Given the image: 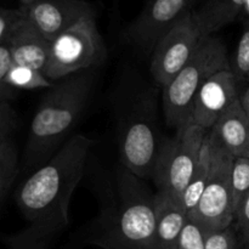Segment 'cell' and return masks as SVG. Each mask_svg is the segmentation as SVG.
<instances>
[{
  "label": "cell",
  "instance_id": "cell-32",
  "mask_svg": "<svg viewBox=\"0 0 249 249\" xmlns=\"http://www.w3.org/2000/svg\"><path fill=\"white\" fill-rule=\"evenodd\" d=\"M197 1H201V0H196V2H197Z\"/></svg>",
  "mask_w": 249,
  "mask_h": 249
},
{
  "label": "cell",
  "instance_id": "cell-23",
  "mask_svg": "<svg viewBox=\"0 0 249 249\" xmlns=\"http://www.w3.org/2000/svg\"><path fill=\"white\" fill-rule=\"evenodd\" d=\"M206 249H238L237 237L232 226L207 233Z\"/></svg>",
  "mask_w": 249,
  "mask_h": 249
},
{
  "label": "cell",
  "instance_id": "cell-14",
  "mask_svg": "<svg viewBox=\"0 0 249 249\" xmlns=\"http://www.w3.org/2000/svg\"><path fill=\"white\" fill-rule=\"evenodd\" d=\"M14 65L26 66L45 72L50 57L49 41L26 17L17 24L7 40Z\"/></svg>",
  "mask_w": 249,
  "mask_h": 249
},
{
  "label": "cell",
  "instance_id": "cell-6",
  "mask_svg": "<svg viewBox=\"0 0 249 249\" xmlns=\"http://www.w3.org/2000/svg\"><path fill=\"white\" fill-rule=\"evenodd\" d=\"M211 139V172L203 195L196 208L189 213L190 220L207 231H218L232 226L235 207L232 199L233 156L221 147L209 133Z\"/></svg>",
  "mask_w": 249,
  "mask_h": 249
},
{
  "label": "cell",
  "instance_id": "cell-31",
  "mask_svg": "<svg viewBox=\"0 0 249 249\" xmlns=\"http://www.w3.org/2000/svg\"><path fill=\"white\" fill-rule=\"evenodd\" d=\"M19 1H21L22 5H27V4H29V2L33 1V0H19Z\"/></svg>",
  "mask_w": 249,
  "mask_h": 249
},
{
  "label": "cell",
  "instance_id": "cell-10",
  "mask_svg": "<svg viewBox=\"0 0 249 249\" xmlns=\"http://www.w3.org/2000/svg\"><path fill=\"white\" fill-rule=\"evenodd\" d=\"M196 0H148L138 18L129 26L126 36L142 49H153L175 26Z\"/></svg>",
  "mask_w": 249,
  "mask_h": 249
},
{
  "label": "cell",
  "instance_id": "cell-4",
  "mask_svg": "<svg viewBox=\"0 0 249 249\" xmlns=\"http://www.w3.org/2000/svg\"><path fill=\"white\" fill-rule=\"evenodd\" d=\"M221 71H230L225 45L215 36H202L191 60L163 88V111L168 126L178 130L189 122L201 88Z\"/></svg>",
  "mask_w": 249,
  "mask_h": 249
},
{
  "label": "cell",
  "instance_id": "cell-3",
  "mask_svg": "<svg viewBox=\"0 0 249 249\" xmlns=\"http://www.w3.org/2000/svg\"><path fill=\"white\" fill-rule=\"evenodd\" d=\"M155 195L125 169L121 179V201L90 240L104 249H155Z\"/></svg>",
  "mask_w": 249,
  "mask_h": 249
},
{
  "label": "cell",
  "instance_id": "cell-12",
  "mask_svg": "<svg viewBox=\"0 0 249 249\" xmlns=\"http://www.w3.org/2000/svg\"><path fill=\"white\" fill-rule=\"evenodd\" d=\"M237 85L231 71H221L209 78L197 94L187 123L211 130L240 97Z\"/></svg>",
  "mask_w": 249,
  "mask_h": 249
},
{
  "label": "cell",
  "instance_id": "cell-13",
  "mask_svg": "<svg viewBox=\"0 0 249 249\" xmlns=\"http://www.w3.org/2000/svg\"><path fill=\"white\" fill-rule=\"evenodd\" d=\"M156 218L155 249H178L180 235L189 220L180 197L167 191H157L153 198Z\"/></svg>",
  "mask_w": 249,
  "mask_h": 249
},
{
  "label": "cell",
  "instance_id": "cell-17",
  "mask_svg": "<svg viewBox=\"0 0 249 249\" xmlns=\"http://www.w3.org/2000/svg\"><path fill=\"white\" fill-rule=\"evenodd\" d=\"M209 172H211V139H209L208 133L204 139L203 146H202L201 153H199L194 173H192L189 184H187L186 189L181 196L182 204H184L187 213H191L198 204L204 189H206L207 182H208Z\"/></svg>",
  "mask_w": 249,
  "mask_h": 249
},
{
  "label": "cell",
  "instance_id": "cell-25",
  "mask_svg": "<svg viewBox=\"0 0 249 249\" xmlns=\"http://www.w3.org/2000/svg\"><path fill=\"white\" fill-rule=\"evenodd\" d=\"M12 65L14 62H12L9 45L7 43L1 44L0 45V99L7 100V101L15 94V90L6 84V75Z\"/></svg>",
  "mask_w": 249,
  "mask_h": 249
},
{
  "label": "cell",
  "instance_id": "cell-22",
  "mask_svg": "<svg viewBox=\"0 0 249 249\" xmlns=\"http://www.w3.org/2000/svg\"><path fill=\"white\" fill-rule=\"evenodd\" d=\"M207 233L206 229L189 219L180 235L178 249H206Z\"/></svg>",
  "mask_w": 249,
  "mask_h": 249
},
{
  "label": "cell",
  "instance_id": "cell-27",
  "mask_svg": "<svg viewBox=\"0 0 249 249\" xmlns=\"http://www.w3.org/2000/svg\"><path fill=\"white\" fill-rule=\"evenodd\" d=\"M235 221L243 246L246 249H249V195L236 209Z\"/></svg>",
  "mask_w": 249,
  "mask_h": 249
},
{
  "label": "cell",
  "instance_id": "cell-26",
  "mask_svg": "<svg viewBox=\"0 0 249 249\" xmlns=\"http://www.w3.org/2000/svg\"><path fill=\"white\" fill-rule=\"evenodd\" d=\"M16 125V114L7 100L0 99V145L9 140Z\"/></svg>",
  "mask_w": 249,
  "mask_h": 249
},
{
  "label": "cell",
  "instance_id": "cell-29",
  "mask_svg": "<svg viewBox=\"0 0 249 249\" xmlns=\"http://www.w3.org/2000/svg\"><path fill=\"white\" fill-rule=\"evenodd\" d=\"M245 157L249 158V133H248V139H247V145H246V151H245Z\"/></svg>",
  "mask_w": 249,
  "mask_h": 249
},
{
  "label": "cell",
  "instance_id": "cell-2",
  "mask_svg": "<svg viewBox=\"0 0 249 249\" xmlns=\"http://www.w3.org/2000/svg\"><path fill=\"white\" fill-rule=\"evenodd\" d=\"M94 75L89 71L58 80L39 104L26 146L28 167L45 164L71 138L91 92Z\"/></svg>",
  "mask_w": 249,
  "mask_h": 249
},
{
  "label": "cell",
  "instance_id": "cell-11",
  "mask_svg": "<svg viewBox=\"0 0 249 249\" xmlns=\"http://www.w3.org/2000/svg\"><path fill=\"white\" fill-rule=\"evenodd\" d=\"M19 9L24 17L48 39L53 41L84 17L95 15L85 0H33Z\"/></svg>",
  "mask_w": 249,
  "mask_h": 249
},
{
  "label": "cell",
  "instance_id": "cell-5",
  "mask_svg": "<svg viewBox=\"0 0 249 249\" xmlns=\"http://www.w3.org/2000/svg\"><path fill=\"white\" fill-rule=\"evenodd\" d=\"M105 57L106 48L92 15L80 19L51 41L50 57L44 74L51 82H58L89 71Z\"/></svg>",
  "mask_w": 249,
  "mask_h": 249
},
{
  "label": "cell",
  "instance_id": "cell-28",
  "mask_svg": "<svg viewBox=\"0 0 249 249\" xmlns=\"http://www.w3.org/2000/svg\"><path fill=\"white\" fill-rule=\"evenodd\" d=\"M238 100H240V104L242 106L243 111H245V113L247 114V117L249 118V87L240 95Z\"/></svg>",
  "mask_w": 249,
  "mask_h": 249
},
{
  "label": "cell",
  "instance_id": "cell-1",
  "mask_svg": "<svg viewBox=\"0 0 249 249\" xmlns=\"http://www.w3.org/2000/svg\"><path fill=\"white\" fill-rule=\"evenodd\" d=\"M91 146L89 138L75 134L17 190V206L28 226L10 238L12 249H48L67 228L71 198L84 174Z\"/></svg>",
  "mask_w": 249,
  "mask_h": 249
},
{
  "label": "cell",
  "instance_id": "cell-7",
  "mask_svg": "<svg viewBox=\"0 0 249 249\" xmlns=\"http://www.w3.org/2000/svg\"><path fill=\"white\" fill-rule=\"evenodd\" d=\"M208 130L186 123L174 138L164 140L160 147L152 179L158 191H167L181 198L198 160Z\"/></svg>",
  "mask_w": 249,
  "mask_h": 249
},
{
  "label": "cell",
  "instance_id": "cell-8",
  "mask_svg": "<svg viewBox=\"0 0 249 249\" xmlns=\"http://www.w3.org/2000/svg\"><path fill=\"white\" fill-rule=\"evenodd\" d=\"M202 34L192 11L184 15L156 44L151 58V74L163 88L172 82L196 53Z\"/></svg>",
  "mask_w": 249,
  "mask_h": 249
},
{
  "label": "cell",
  "instance_id": "cell-30",
  "mask_svg": "<svg viewBox=\"0 0 249 249\" xmlns=\"http://www.w3.org/2000/svg\"><path fill=\"white\" fill-rule=\"evenodd\" d=\"M245 11L247 12L248 16H249V0H246V4H245Z\"/></svg>",
  "mask_w": 249,
  "mask_h": 249
},
{
  "label": "cell",
  "instance_id": "cell-9",
  "mask_svg": "<svg viewBox=\"0 0 249 249\" xmlns=\"http://www.w3.org/2000/svg\"><path fill=\"white\" fill-rule=\"evenodd\" d=\"M162 143L153 117L147 112L134 114L122 134V163L139 179L152 178Z\"/></svg>",
  "mask_w": 249,
  "mask_h": 249
},
{
  "label": "cell",
  "instance_id": "cell-15",
  "mask_svg": "<svg viewBox=\"0 0 249 249\" xmlns=\"http://www.w3.org/2000/svg\"><path fill=\"white\" fill-rule=\"evenodd\" d=\"M211 135L233 157L245 155L249 133V118L240 100L235 102L211 129Z\"/></svg>",
  "mask_w": 249,
  "mask_h": 249
},
{
  "label": "cell",
  "instance_id": "cell-20",
  "mask_svg": "<svg viewBox=\"0 0 249 249\" xmlns=\"http://www.w3.org/2000/svg\"><path fill=\"white\" fill-rule=\"evenodd\" d=\"M230 71L237 83L249 82V19L245 21L237 49L230 61Z\"/></svg>",
  "mask_w": 249,
  "mask_h": 249
},
{
  "label": "cell",
  "instance_id": "cell-21",
  "mask_svg": "<svg viewBox=\"0 0 249 249\" xmlns=\"http://www.w3.org/2000/svg\"><path fill=\"white\" fill-rule=\"evenodd\" d=\"M17 172V153L10 140L0 145V199L7 191Z\"/></svg>",
  "mask_w": 249,
  "mask_h": 249
},
{
  "label": "cell",
  "instance_id": "cell-24",
  "mask_svg": "<svg viewBox=\"0 0 249 249\" xmlns=\"http://www.w3.org/2000/svg\"><path fill=\"white\" fill-rule=\"evenodd\" d=\"M23 17L21 9H6L0 6V45L7 43L12 32Z\"/></svg>",
  "mask_w": 249,
  "mask_h": 249
},
{
  "label": "cell",
  "instance_id": "cell-19",
  "mask_svg": "<svg viewBox=\"0 0 249 249\" xmlns=\"http://www.w3.org/2000/svg\"><path fill=\"white\" fill-rule=\"evenodd\" d=\"M231 184H232L233 207L236 209L241 206L249 195V158L238 156L233 158L231 170Z\"/></svg>",
  "mask_w": 249,
  "mask_h": 249
},
{
  "label": "cell",
  "instance_id": "cell-18",
  "mask_svg": "<svg viewBox=\"0 0 249 249\" xmlns=\"http://www.w3.org/2000/svg\"><path fill=\"white\" fill-rule=\"evenodd\" d=\"M6 84L14 90H34L50 89L55 83L49 80L40 71L26 66L12 65L6 75Z\"/></svg>",
  "mask_w": 249,
  "mask_h": 249
},
{
  "label": "cell",
  "instance_id": "cell-16",
  "mask_svg": "<svg viewBox=\"0 0 249 249\" xmlns=\"http://www.w3.org/2000/svg\"><path fill=\"white\" fill-rule=\"evenodd\" d=\"M245 4L246 0H201V5L191 11L202 36H214L237 18Z\"/></svg>",
  "mask_w": 249,
  "mask_h": 249
}]
</instances>
